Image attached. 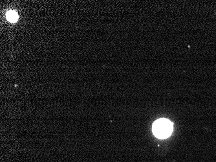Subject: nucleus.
I'll use <instances>...</instances> for the list:
<instances>
[{
  "instance_id": "nucleus-2",
  "label": "nucleus",
  "mask_w": 216,
  "mask_h": 162,
  "mask_svg": "<svg viewBox=\"0 0 216 162\" xmlns=\"http://www.w3.org/2000/svg\"><path fill=\"white\" fill-rule=\"evenodd\" d=\"M6 18L11 22H15L18 19V15L14 11H10L6 13Z\"/></svg>"
},
{
  "instance_id": "nucleus-1",
  "label": "nucleus",
  "mask_w": 216,
  "mask_h": 162,
  "mask_svg": "<svg viewBox=\"0 0 216 162\" xmlns=\"http://www.w3.org/2000/svg\"><path fill=\"white\" fill-rule=\"evenodd\" d=\"M172 130L173 124L168 119H158L153 125V132L158 138H168L171 135Z\"/></svg>"
}]
</instances>
